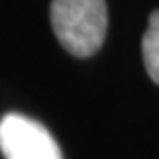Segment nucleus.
I'll use <instances>...</instances> for the list:
<instances>
[{
  "label": "nucleus",
  "mask_w": 159,
  "mask_h": 159,
  "mask_svg": "<svg viewBox=\"0 0 159 159\" xmlns=\"http://www.w3.org/2000/svg\"><path fill=\"white\" fill-rule=\"evenodd\" d=\"M50 21L67 52L77 58H88L100 50L106 39V0H52Z\"/></svg>",
  "instance_id": "1"
},
{
  "label": "nucleus",
  "mask_w": 159,
  "mask_h": 159,
  "mask_svg": "<svg viewBox=\"0 0 159 159\" xmlns=\"http://www.w3.org/2000/svg\"><path fill=\"white\" fill-rule=\"evenodd\" d=\"M142 56L148 75L159 84V10L150 16V23L142 39Z\"/></svg>",
  "instance_id": "3"
},
{
  "label": "nucleus",
  "mask_w": 159,
  "mask_h": 159,
  "mask_svg": "<svg viewBox=\"0 0 159 159\" xmlns=\"http://www.w3.org/2000/svg\"><path fill=\"white\" fill-rule=\"evenodd\" d=\"M0 152L4 159H63L48 129L21 113H6L0 119Z\"/></svg>",
  "instance_id": "2"
}]
</instances>
